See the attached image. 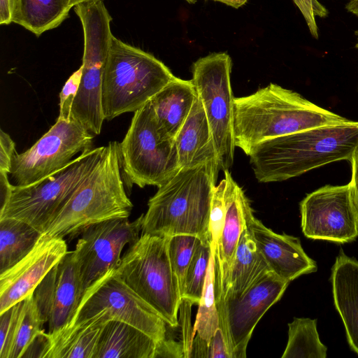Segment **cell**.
Listing matches in <instances>:
<instances>
[{
  "instance_id": "cell-32",
  "label": "cell",
  "mask_w": 358,
  "mask_h": 358,
  "mask_svg": "<svg viewBox=\"0 0 358 358\" xmlns=\"http://www.w3.org/2000/svg\"><path fill=\"white\" fill-rule=\"evenodd\" d=\"M203 240L194 235L177 234L169 237L168 253L172 269L178 280L180 292L192 258Z\"/></svg>"
},
{
  "instance_id": "cell-10",
  "label": "cell",
  "mask_w": 358,
  "mask_h": 358,
  "mask_svg": "<svg viewBox=\"0 0 358 358\" xmlns=\"http://www.w3.org/2000/svg\"><path fill=\"white\" fill-rule=\"evenodd\" d=\"M120 148L127 178L141 188L159 187L180 169L175 140L160 135L150 101L134 112Z\"/></svg>"
},
{
  "instance_id": "cell-27",
  "label": "cell",
  "mask_w": 358,
  "mask_h": 358,
  "mask_svg": "<svg viewBox=\"0 0 358 358\" xmlns=\"http://www.w3.org/2000/svg\"><path fill=\"white\" fill-rule=\"evenodd\" d=\"M288 327V341L282 358L327 357V347L320 341L316 319L294 318Z\"/></svg>"
},
{
  "instance_id": "cell-45",
  "label": "cell",
  "mask_w": 358,
  "mask_h": 358,
  "mask_svg": "<svg viewBox=\"0 0 358 358\" xmlns=\"http://www.w3.org/2000/svg\"><path fill=\"white\" fill-rule=\"evenodd\" d=\"M69 3V4L74 7L78 4L80 3H91V2H98L101 1L103 0H67Z\"/></svg>"
},
{
  "instance_id": "cell-6",
  "label": "cell",
  "mask_w": 358,
  "mask_h": 358,
  "mask_svg": "<svg viewBox=\"0 0 358 358\" xmlns=\"http://www.w3.org/2000/svg\"><path fill=\"white\" fill-rule=\"evenodd\" d=\"M169 237L141 234L129 245L115 272L171 327H176L182 296L169 261Z\"/></svg>"
},
{
  "instance_id": "cell-40",
  "label": "cell",
  "mask_w": 358,
  "mask_h": 358,
  "mask_svg": "<svg viewBox=\"0 0 358 358\" xmlns=\"http://www.w3.org/2000/svg\"><path fill=\"white\" fill-rule=\"evenodd\" d=\"M19 0H0V24L13 23Z\"/></svg>"
},
{
  "instance_id": "cell-30",
  "label": "cell",
  "mask_w": 358,
  "mask_h": 358,
  "mask_svg": "<svg viewBox=\"0 0 358 358\" xmlns=\"http://www.w3.org/2000/svg\"><path fill=\"white\" fill-rule=\"evenodd\" d=\"M43 324L33 293L23 301L8 358H22L29 344L43 330Z\"/></svg>"
},
{
  "instance_id": "cell-17",
  "label": "cell",
  "mask_w": 358,
  "mask_h": 358,
  "mask_svg": "<svg viewBox=\"0 0 358 358\" xmlns=\"http://www.w3.org/2000/svg\"><path fill=\"white\" fill-rule=\"evenodd\" d=\"M68 252L64 238L43 234L27 255L0 273V313L33 294Z\"/></svg>"
},
{
  "instance_id": "cell-42",
  "label": "cell",
  "mask_w": 358,
  "mask_h": 358,
  "mask_svg": "<svg viewBox=\"0 0 358 358\" xmlns=\"http://www.w3.org/2000/svg\"><path fill=\"white\" fill-rule=\"evenodd\" d=\"M352 169L351 184L358 203V146L354 150L350 159Z\"/></svg>"
},
{
  "instance_id": "cell-43",
  "label": "cell",
  "mask_w": 358,
  "mask_h": 358,
  "mask_svg": "<svg viewBox=\"0 0 358 358\" xmlns=\"http://www.w3.org/2000/svg\"><path fill=\"white\" fill-rule=\"evenodd\" d=\"M215 1H219L221 3H223L227 6H229L231 7L238 8L244 4L248 1V0H212Z\"/></svg>"
},
{
  "instance_id": "cell-39",
  "label": "cell",
  "mask_w": 358,
  "mask_h": 358,
  "mask_svg": "<svg viewBox=\"0 0 358 358\" xmlns=\"http://www.w3.org/2000/svg\"><path fill=\"white\" fill-rule=\"evenodd\" d=\"M185 357L182 343L166 337L157 343L155 357Z\"/></svg>"
},
{
  "instance_id": "cell-16",
  "label": "cell",
  "mask_w": 358,
  "mask_h": 358,
  "mask_svg": "<svg viewBox=\"0 0 358 358\" xmlns=\"http://www.w3.org/2000/svg\"><path fill=\"white\" fill-rule=\"evenodd\" d=\"M79 273L73 252L47 274L34 292L43 323H48L52 339L71 323L83 297Z\"/></svg>"
},
{
  "instance_id": "cell-22",
  "label": "cell",
  "mask_w": 358,
  "mask_h": 358,
  "mask_svg": "<svg viewBox=\"0 0 358 358\" xmlns=\"http://www.w3.org/2000/svg\"><path fill=\"white\" fill-rule=\"evenodd\" d=\"M192 80L175 77L150 100L158 129L164 139H174L197 99Z\"/></svg>"
},
{
  "instance_id": "cell-7",
  "label": "cell",
  "mask_w": 358,
  "mask_h": 358,
  "mask_svg": "<svg viewBox=\"0 0 358 358\" xmlns=\"http://www.w3.org/2000/svg\"><path fill=\"white\" fill-rule=\"evenodd\" d=\"M110 270L84 292L69 325L50 340L51 351L77 331L100 318L120 320L145 332L157 343L166 337L169 325ZM170 327V326H169Z\"/></svg>"
},
{
  "instance_id": "cell-5",
  "label": "cell",
  "mask_w": 358,
  "mask_h": 358,
  "mask_svg": "<svg viewBox=\"0 0 358 358\" xmlns=\"http://www.w3.org/2000/svg\"><path fill=\"white\" fill-rule=\"evenodd\" d=\"M175 77L154 55L113 36L103 78L105 120L139 110Z\"/></svg>"
},
{
  "instance_id": "cell-9",
  "label": "cell",
  "mask_w": 358,
  "mask_h": 358,
  "mask_svg": "<svg viewBox=\"0 0 358 358\" xmlns=\"http://www.w3.org/2000/svg\"><path fill=\"white\" fill-rule=\"evenodd\" d=\"M83 30L82 76L71 109V119L92 134L101 133L105 120L102 107L103 78L113 37V20L103 2L74 6Z\"/></svg>"
},
{
  "instance_id": "cell-25",
  "label": "cell",
  "mask_w": 358,
  "mask_h": 358,
  "mask_svg": "<svg viewBox=\"0 0 358 358\" xmlns=\"http://www.w3.org/2000/svg\"><path fill=\"white\" fill-rule=\"evenodd\" d=\"M71 8L67 0H19L13 23L39 37L59 27Z\"/></svg>"
},
{
  "instance_id": "cell-15",
  "label": "cell",
  "mask_w": 358,
  "mask_h": 358,
  "mask_svg": "<svg viewBox=\"0 0 358 358\" xmlns=\"http://www.w3.org/2000/svg\"><path fill=\"white\" fill-rule=\"evenodd\" d=\"M289 282L273 272L258 280L237 297L226 298L217 306L231 358H244L257 322L278 301Z\"/></svg>"
},
{
  "instance_id": "cell-47",
  "label": "cell",
  "mask_w": 358,
  "mask_h": 358,
  "mask_svg": "<svg viewBox=\"0 0 358 358\" xmlns=\"http://www.w3.org/2000/svg\"><path fill=\"white\" fill-rule=\"evenodd\" d=\"M356 33H357V43L356 45V48H358V31H356Z\"/></svg>"
},
{
  "instance_id": "cell-18",
  "label": "cell",
  "mask_w": 358,
  "mask_h": 358,
  "mask_svg": "<svg viewBox=\"0 0 358 358\" xmlns=\"http://www.w3.org/2000/svg\"><path fill=\"white\" fill-rule=\"evenodd\" d=\"M245 217L256 245L271 272L290 282L317 271L316 262L304 252L299 238L277 234L267 228L255 217L250 203L246 208Z\"/></svg>"
},
{
  "instance_id": "cell-23",
  "label": "cell",
  "mask_w": 358,
  "mask_h": 358,
  "mask_svg": "<svg viewBox=\"0 0 358 358\" xmlns=\"http://www.w3.org/2000/svg\"><path fill=\"white\" fill-rule=\"evenodd\" d=\"M157 345L138 328L113 320L104 324L94 358H155Z\"/></svg>"
},
{
  "instance_id": "cell-33",
  "label": "cell",
  "mask_w": 358,
  "mask_h": 358,
  "mask_svg": "<svg viewBox=\"0 0 358 358\" xmlns=\"http://www.w3.org/2000/svg\"><path fill=\"white\" fill-rule=\"evenodd\" d=\"M225 187L226 180L224 178L218 185H215L213 194L208 229V240L212 255H214L217 250L224 222Z\"/></svg>"
},
{
  "instance_id": "cell-2",
  "label": "cell",
  "mask_w": 358,
  "mask_h": 358,
  "mask_svg": "<svg viewBox=\"0 0 358 358\" xmlns=\"http://www.w3.org/2000/svg\"><path fill=\"white\" fill-rule=\"evenodd\" d=\"M358 146V121L321 127L264 141L248 156L260 182H281L328 164L350 161Z\"/></svg>"
},
{
  "instance_id": "cell-4",
  "label": "cell",
  "mask_w": 358,
  "mask_h": 358,
  "mask_svg": "<svg viewBox=\"0 0 358 358\" xmlns=\"http://www.w3.org/2000/svg\"><path fill=\"white\" fill-rule=\"evenodd\" d=\"M122 168L120 143L110 141L104 146L92 171L43 234L72 240L93 224L129 217L133 204L125 192Z\"/></svg>"
},
{
  "instance_id": "cell-8",
  "label": "cell",
  "mask_w": 358,
  "mask_h": 358,
  "mask_svg": "<svg viewBox=\"0 0 358 358\" xmlns=\"http://www.w3.org/2000/svg\"><path fill=\"white\" fill-rule=\"evenodd\" d=\"M103 149L85 150L62 169L32 185H12L0 206V219L23 221L43 234L95 166Z\"/></svg>"
},
{
  "instance_id": "cell-24",
  "label": "cell",
  "mask_w": 358,
  "mask_h": 358,
  "mask_svg": "<svg viewBox=\"0 0 358 358\" xmlns=\"http://www.w3.org/2000/svg\"><path fill=\"white\" fill-rule=\"evenodd\" d=\"M270 272L271 271L258 249L246 222L235 252L229 286L224 300L228 297L241 296L255 282Z\"/></svg>"
},
{
  "instance_id": "cell-26",
  "label": "cell",
  "mask_w": 358,
  "mask_h": 358,
  "mask_svg": "<svg viewBox=\"0 0 358 358\" xmlns=\"http://www.w3.org/2000/svg\"><path fill=\"white\" fill-rule=\"evenodd\" d=\"M42 234L23 221L0 219V273L27 255Z\"/></svg>"
},
{
  "instance_id": "cell-21",
  "label": "cell",
  "mask_w": 358,
  "mask_h": 358,
  "mask_svg": "<svg viewBox=\"0 0 358 358\" xmlns=\"http://www.w3.org/2000/svg\"><path fill=\"white\" fill-rule=\"evenodd\" d=\"M331 281L334 305L348 343L358 355V261L347 256L343 249L332 266Z\"/></svg>"
},
{
  "instance_id": "cell-12",
  "label": "cell",
  "mask_w": 358,
  "mask_h": 358,
  "mask_svg": "<svg viewBox=\"0 0 358 358\" xmlns=\"http://www.w3.org/2000/svg\"><path fill=\"white\" fill-rule=\"evenodd\" d=\"M94 136L71 119L58 118L30 148L14 154L11 177L17 186H28L67 166L73 157L92 148Z\"/></svg>"
},
{
  "instance_id": "cell-19",
  "label": "cell",
  "mask_w": 358,
  "mask_h": 358,
  "mask_svg": "<svg viewBox=\"0 0 358 358\" xmlns=\"http://www.w3.org/2000/svg\"><path fill=\"white\" fill-rule=\"evenodd\" d=\"M224 175L226 180L225 218L217 250L212 255L217 306L224 300L229 286L232 262L241 235L246 226L245 211L250 203L228 169L224 171Z\"/></svg>"
},
{
  "instance_id": "cell-20",
  "label": "cell",
  "mask_w": 358,
  "mask_h": 358,
  "mask_svg": "<svg viewBox=\"0 0 358 358\" xmlns=\"http://www.w3.org/2000/svg\"><path fill=\"white\" fill-rule=\"evenodd\" d=\"M174 140L180 169L206 165L217 172L221 169L211 129L198 97Z\"/></svg>"
},
{
  "instance_id": "cell-38",
  "label": "cell",
  "mask_w": 358,
  "mask_h": 358,
  "mask_svg": "<svg viewBox=\"0 0 358 358\" xmlns=\"http://www.w3.org/2000/svg\"><path fill=\"white\" fill-rule=\"evenodd\" d=\"M208 358H231L223 331L219 327L208 345Z\"/></svg>"
},
{
  "instance_id": "cell-36",
  "label": "cell",
  "mask_w": 358,
  "mask_h": 358,
  "mask_svg": "<svg viewBox=\"0 0 358 358\" xmlns=\"http://www.w3.org/2000/svg\"><path fill=\"white\" fill-rule=\"evenodd\" d=\"M293 1L303 15L310 34L317 39L319 33L315 17H327L329 13L328 10L317 0H293Z\"/></svg>"
},
{
  "instance_id": "cell-29",
  "label": "cell",
  "mask_w": 358,
  "mask_h": 358,
  "mask_svg": "<svg viewBox=\"0 0 358 358\" xmlns=\"http://www.w3.org/2000/svg\"><path fill=\"white\" fill-rule=\"evenodd\" d=\"M194 326V331L205 340L209 345L210 341L220 327V318L216 306L214 287V264L211 254L201 298Z\"/></svg>"
},
{
  "instance_id": "cell-3",
  "label": "cell",
  "mask_w": 358,
  "mask_h": 358,
  "mask_svg": "<svg viewBox=\"0 0 358 358\" xmlns=\"http://www.w3.org/2000/svg\"><path fill=\"white\" fill-rule=\"evenodd\" d=\"M218 173L206 165L181 168L150 199L141 234H191L209 241L210 213Z\"/></svg>"
},
{
  "instance_id": "cell-35",
  "label": "cell",
  "mask_w": 358,
  "mask_h": 358,
  "mask_svg": "<svg viewBox=\"0 0 358 358\" xmlns=\"http://www.w3.org/2000/svg\"><path fill=\"white\" fill-rule=\"evenodd\" d=\"M82 66L73 72L63 86L59 94L58 118L71 120V109L81 80Z\"/></svg>"
},
{
  "instance_id": "cell-41",
  "label": "cell",
  "mask_w": 358,
  "mask_h": 358,
  "mask_svg": "<svg viewBox=\"0 0 358 358\" xmlns=\"http://www.w3.org/2000/svg\"><path fill=\"white\" fill-rule=\"evenodd\" d=\"M208 344L197 335L193 340L189 357H208Z\"/></svg>"
},
{
  "instance_id": "cell-28",
  "label": "cell",
  "mask_w": 358,
  "mask_h": 358,
  "mask_svg": "<svg viewBox=\"0 0 358 358\" xmlns=\"http://www.w3.org/2000/svg\"><path fill=\"white\" fill-rule=\"evenodd\" d=\"M104 322L97 319L56 346L50 358H94Z\"/></svg>"
},
{
  "instance_id": "cell-11",
  "label": "cell",
  "mask_w": 358,
  "mask_h": 358,
  "mask_svg": "<svg viewBox=\"0 0 358 358\" xmlns=\"http://www.w3.org/2000/svg\"><path fill=\"white\" fill-rule=\"evenodd\" d=\"M231 66L228 54L213 52L198 59L192 68V81L205 110L222 171L232 166L236 148Z\"/></svg>"
},
{
  "instance_id": "cell-14",
  "label": "cell",
  "mask_w": 358,
  "mask_h": 358,
  "mask_svg": "<svg viewBox=\"0 0 358 358\" xmlns=\"http://www.w3.org/2000/svg\"><path fill=\"white\" fill-rule=\"evenodd\" d=\"M143 215L134 221L120 217L97 222L83 231L73 253L83 294L107 272L116 269L124 246L139 239Z\"/></svg>"
},
{
  "instance_id": "cell-44",
  "label": "cell",
  "mask_w": 358,
  "mask_h": 358,
  "mask_svg": "<svg viewBox=\"0 0 358 358\" xmlns=\"http://www.w3.org/2000/svg\"><path fill=\"white\" fill-rule=\"evenodd\" d=\"M347 11L358 17V0H350L345 6Z\"/></svg>"
},
{
  "instance_id": "cell-1",
  "label": "cell",
  "mask_w": 358,
  "mask_h": 358,
  "mask_svg": "<svg viewBox=\"0 0 358 358\" xmlns=\"http://www.w3.org/2000/svg\"><path fill=\"white\" fill-rule=\"evenodd\" d=\"M355 122L275 83L250 95L234 98L235 145L248 156L253 147L271 138Z\"/></svg>"
},
{
  "instance_id": "cell-34",
  "label": "cell",
  "mask_w": 358,
  "mask_h": 358,
  "mask_svg": "<svg viewBox=\"0 0 358 358\" xmlns=\"http://www.w3.org/2000/svg\"><path fill=\"white\" fill-rule=\"evenodd\" d=\"M23 301L0 313V358H8Z\"/></svg>"
},
{
  "instance_id": "cell-13",
  "label": "cell",
  "mask_w": 358,
  "mask_h": 358,
  "mask_svg": "<svg viewBox=\"0 0 358 358\" xmlns=\"http://www.w3.org/2000/svg\"><path fill=\"white\" fill-rule=\"evenodd\" d=\"M301 225L304 236L338 243L358 236V203L351 184L324 185L300 203Z\"/></svg>"
},
{
  "instance_id": "cell-37",
  "label": "cell",
  "mask_w": 358,
  "mask_h": 358,
  "mask_svg": "<svg viewBox=\"0 0 358 358\" xmlns=\"http://www.w3.org/2000/svg\"><path fill=\"white\" fill-rule=\"evenodd\" d=\"M15 143L11 137L0 130V172L10 174L12 160L15 152Z\"/></svg>"
},
{
  "instance_id": "cell-46",
  "label": "cell",
  "mask_w": 358,
  "mask_h": 358,
  "mask_svg": "<svg viewBox=\"0 0 358 358\" xmlns=\"http://www.w3.org/2000/svg\"><path fill=\"white\" fill-rule=\"evenodd\" d=\"M189 3H196V0H185Z\"/></svg>"
},
{
  "instance_id": "cell-31",
  "label": "cell",
  "mask_w": 358,
  "mask_h": 358,
  "mask_svg": "<svg viewBox=\"0 0 358 358\" xmlns=\"http://www.w3.org/2000/svg\"><path fill=\"white\" fill-rule=\"evenodd\" d=\"M211 257L209 241H203L196 248L186 271L181 289L182 299L198 304L203 293Z\"/></svg>"
}]
</instances>
